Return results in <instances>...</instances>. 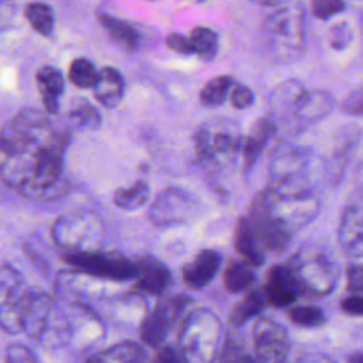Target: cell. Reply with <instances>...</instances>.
Masks as SVG:
<instances>
[{"label":"cell","instance_id":"obj_1","mask_svg":"<svg viewBox=\"0 0 363 363\" xmlns=\"http://www.w3.org/2000/svg\"><path fill=\"white\" fill-rule=\"evenodd\" d=\"M69 132L57 128L47 112L24 108L0 129V179L31 200H57L69 187L64 179Z\"/></svg>","mask_w":363,"mask_h":363},{"label":"cell","instance_id":"obj_2","mask_svg":"<svg viewBox=\"0 0 363 363\" xmlns=\"http://www.w3.org/2000/svg\"><path fill=\"white\" fill-rule=\"evenodd\" d=\"M308 23L303 7L279 6L262 23V41L271 58L279 64L299 60L306 48Z\"/></svg>","mask_w":363,"mask_h":363},{"label":"cell","instance_id":"obj_3","mask_svg":"<svg viewBox=\"0 0 363 363\" xmlns=\"http://www.w3.org/2000/svg\"><path fill=\"white\" fill-rule=\"evenodd\" d=\"M242 133L237 122L228 118H210L194 133V152L199 163L208 173L231 167L241 155Z\"/></svg>","mask_w":363,"mask_h":363},{"label":"cell","instance_id":"obj_4","mask_svg":"<svg viewBox=\"0 0 363 363\" xmlns=\"http://www.w3.org/2000/svg\"><path fill=\"white\" fill-rule=\"evenodd\" d=\"M23 333L45 350H61L71 346V326L65 303L44 292L31 294Z\"/></svg>","mask_w":363,"mask_h":363},{"label":"cell","instance_id":"obj_5","mask_svg":"<svg viewBox=\"0 0 363 363\" xmlns=\"http://www.w3.org/2000/svg\"><path fill=\"white\" fill-rule=\"evenodd\" d=\"M224 339L218 316L210 309H196L183 320L177 349L184 363H216Z\"/></svg>","mask_w":363,"mask_h":363},{"label":"cell","instance_id":"obj_6","mask_svg":"<svg viewBox=\"0 0 363 363\" xmlns=\"http://www.w3.org/2000/svg\"><path fill=\"white\" fill-rule=\"evenodd\" d=\"M301 296L323 298L333 292L340 271L336 262L319 247L305 245L299 248L288 262Z\"/></svg>","mask_w":363,"mask_h":363},{"label":"cell","instance_id":"obj_7","mask_svg":"<svg viewBox=\"0 0 363 363\" xmlns=\"http://www.w3.org/2000/svg\"><path fill=\"white\" fill-rule=\"evenodd\" d=\"M50 235L64 254L88 252L104 248L106 228L94 210H75L57 217Z\"/></svg>","mask_w":363,"mask_h":363},{"label":"cell","instance_id":"obj_8","mask_svg":"<svg viewBox=\"0 0 363 363\" xmlns=\"http://www.w3.org/2000/svg\"><path fill=\"white\" fill-rule=\"evenodd\" d=\"M254 200L291 235L308 225L319 213V200L312 189L281 191L267 187Z\"/></svg>","mask_w":363,"mask_h":363},{"label":"cell","instance_id":"obj_9","mask_svg":"<svg viewBox=\"0 0 363 363\" xmlns=\"http://www.w3.org/2000/svg\"><path fill=\"white\" fill-rule=\"evenodd\" d=\"M312 152L301 145L289 142L277 146L269 159L268 187L281 191H299L312 189L309 170Z\"/></svg>","mask_w":363,"mask_h":363},{"label":"cell","instance_id":"obj_10","mask_svg":"<svg viewBox=\"0 0 363 363\" xmlns=\"http://www.w3.org/2000/svg\"><path fill=\"white\" fill-rule=\"evenodd\" d=\"M31 294L23 274L11 264L0 261V329L10 335L23 333Z\"/></svg>","mask_w":363,"mask_h":363},{"label":"cell","instance_id":"obj_11","mask_svg":"<svg viewBox=\"0 0 363 363\" xmlns=\"http://www.w3.org/2000/svg\"><path fill=\"white\" fill-rule=\"evenodd\" d=\"M62 259L77 271L113 284H123L132 281L135 277L133 261L118 251L102 248L88 252L64 254Z\"/></svg>","mask_w":363,"mask_h":363},{"label":"cell","instance_id":"obj_12","mask_svg":"<svg viewBox=\"0 0 363 363\" xmlns=\"http://www.w3.org/2000/svg\"><path fill=\"white\" fill-rule=\"evenodd\" d=\"M191 298L176 294L159 301L153 309L147 311L139 322V337L143 346L157 349L164 345L176 322L187 311Z\"/></svg>","mask_w":363,"mask_h":363},{"label":"cell","instance_id":"obj_13","mask_svg":"<svg viewBox=\"0 0 363 363\" xmlns=\"http://www.w3.org/2000/svg\"><path fill=\"white\" fill-rule=\"evenodd\" d=\"M200 210L196 196L182 187H167L160 191L149 207V220L157 227L184 224L193 220Z\"/></svg>","mask_w":363,"mask_h":363},{"label":"cell","instance_id":"obj_14","mask_svg":"<svg viewBox=\"0 0 363 363\" xmlns=\"http://www.w3.org/2000/svg\"><path fill=\"white\" fill-rule=\"evenodd\" d=\"M67 308L71 326V346L77 350H88L105 337L102 316L84 301H62Z\"/></svg>","mask_w":363,"mask_h":363},{"label":"cell","instance_id":"obj_15","mask_svg":"<svg viewBox=\"0 0 363 363\" xmlns=\"http://www.w3.org/2000/svg\"><path fill=\"white\" fill-rule=\"evenodd\" d=\"M255 363H285L291 339L284 326L269 318H259L252 328Z\"/></svg>","mask_w":363,"mask_h":363},{"label":"cell","instance_id":"obj_16","mask_svg":"<svg viewBox=\"0 0 363 363\" xmlns=\"http://www.w3.org/2000/svg\"><path fill=\"white\" fill-rule=\"evenodd\" d=\"M119 284L102 281L74 268L61 271L57 277V289L64 301L106 299L115 296V286Z\"/></svg>","mask_w":363,"mask_h":363},{"label":"cell","instance_id":"obj_17","mask_svg":"<svg viewBox=\"0 0 363 363\" xmlns=\"http://www.w3.org/2000/svg\"><path fill=\"white\" fill-rule=\"evenodd\" d=\"M259 244L265 252L281 254L286 250L292 235L286 233L262 207L257 200H252L247 216Z\"/></svg>","mask_w":363,"mask_h":363},{"label":"cell","instance_id":"obj_18","mask_svg":"<svg viewBox=\"0 0 363 363\" xmlns=\"http://www.w3.org/2000/svg\"><path fill=\"white\" fill-rule=\"evenodd\" d=\"M337 241L353 262H363V200L349 204L339 221Z\"/></svg>","mask_w":363,"mask_h":363},{"label":"cell","instance_id":"obj_19","mask_svg":"<svg viewBox=\"0 0 363 363\" xmlns=\"http://www.w3.org/2000/svg\"><path fill=\"white\" fill-rule=\"evenodd\" d=\"M262 292L267 303L277 308L289 306L301 296L296 281L286 264L274 265L268 271Z\"/></svg>","mask_w":363,"mask_h":363},{"label":"cell","instance_id":"obj_20","mask_svg":"<svg viewBox=\"0 0 363 363\" xmlns=\"http://www.w3.org/2000/svg\"><path fill=\"white\" fill-rule=\"evenodd\" d=\"M136 288L149 295H162L172 284L170 269L157 258L143 255L133 261Z\"/></svg>","mask_w":363,"mask_h":363},{"label":"cell","instance_id":"obj_21","mask_svg":"<svg viewBox=\"0 0 363 363\" xmlns=\"http://www.w3.org/2000/svg\"><path fill=\"white\" fill-rule=\"evenodd\" d=\"M223 255L216 250H201L182 267L183 282L193 289H203L218 274Z\"/></svg>","mask_w":363,"mask_h":363},{"label":"cell","instance_id":"obj_22","mask_svg":"<svg viewBox=\"0 0 363 363\" xmlns=\"http://www.w3.org/2000/svg\"><path fill=\"white\" fill-rule=\"evenodd\" d=\"M306 89L308 88L299 79L294 78L275 85L268 95L271 113L281 121H292Z\"/></svg>","mask_w":363,"mask_h":363},{"label":"cell","instance_id":"obj_23","mask_svg":"<svg viewBox=\"0 0 363 363\" xmlns=\"http://www.w3.org/2000/svg\"><path fill=\"white\" fill-rule=\"evenodd\" d=\"M277 132V123L271 118H258L250 128L248 133L242 138L241 156L244 170L248 173L259 160L265 146Z\"/></svg>","mask_w":363,"mask_h":363},{"label":"cell","instance_id":"obj_24","mask_svg":"<svg viewBox=\"0 0 363 363\" xmlns=\"http://www.w3.org/2000/svg\"><path fill=\"white\" fill-rule=\"evenodd\" d=\"M35 82L43 101L44 112L48 115L58 113L60 98L65 89L62 72L52 65H43L35 72Z\"/></svg>","mask_w":363,"mask_h":363},{"label":"cell","instance_id":"obj_25","mask_svg":"<svg viewBox=\"0 0 363 363\" xmlns=\"http://www.w3.org/2000/svg\"><path fill=\"white\" fill-rule=\"evenodd\" d=\"M335 106V98L323 89H306L292 119L299 126H308L326 118Z\"/></svg>","mask_w":363,"mask_h":363},{"label":"cell","instance_id":"obj_26","mask_svg":"<svg viewBox=\"0 0 363 363\" xmlns=\"http://www.w3.org/2000/svg\"><path fill=\"white\" fill-rule=\"evenodd\" d=\"M94 96L95 99L105 108L113 109L116 108L125 94V79L122 74L113 67H104L99 71V77L96 84L94 85Z\"/></svg>","mask_w":363,"mask_h":363},{"label":"cell","instance_id":"obj_27","mask_svg":"<svg viewBox=\"0 0 363 363\" xmlns=\"http://www.w3.org/2000/svg\"><path fill=\"white\" fill-rule=\"evenodd\" d=\"M84 363H147V352L142 343L122 340L91 354Z\"/></svg>","mask_w":363,"mask_h":363},{"label":"cell","instance_id":"obj_28","mask_svg":"<svg viewBox=\"0 0 363 363\" xmlns=\"http://www.w3.org/2000/svg\"><path fill=\"white\" fill-rule=\"evenodd\" d=\"M234 247L237 252L252 267L264 264L267 252L259 244L247 217H241L234 228Z\"/></svg>","mask_w":363,"mask_h":363},{"label":"cell","instance_id":"obj_29","mask_svg":"<svg viewBox=\"0 0 363 363\" xmlns=\"http://www.w3.org/2000/svg\"><path fill=\"white\" fill-rule=\"evenodd\" d=\"M98 20L113 43L128 51H136L139 48L142 43V34L136 26L111 14H101Z\"/></svg>","mask_w":363,"mask_h":363},{"label":"cell","instance_id":"obj_30","mask_svg":"<svg viewBox=\"0 0 363 363\" xmlns=\"http://www.w3.org/2000/svg\"><path fill=\"white\" fill-rule=\"evenodd\" d=\"M267 305L268 303L262 289H247L242 299L231 309L228 323L233 328H240L251 318L259 315Z\"/></svg>","mask_w":363,"mask_h":363},{"label":"cell","instance_id":"obj_31","mask_svg":"<svg viewBox=\"0 0 363 363\" xmlns=\"http://www.w3.org/2000/svg\"><path fill=\"white\" fill-rule=\"evenodd\" d=\"M255 281L254 267L247 261H233L223 274V285L227 292L238 294L251 288Z\"/></svg>","mask_w":363,"mask_h":363},{"label":"cell","instance_id":"obj_32","mask_svg":"<svg viewBox=\"0 0 363 363\" xmlns=\"http://www.w3.org/2000/svg\"><path fill=\"white\" fill-rule=\"evenodd\" d=\"M149 199V184L145 180L132 182L128 186L116 189L113 193V203L125 211L140 208Z\"/></svg>","mask_w":363,"mask_h":363},{"label":"cell","instance_id":"obj_33","mask_svg":"<svg viewBox=\"0 0 363 363\" xmlns=\"http://www.w3.org/2000/svg\"><path fill=\"white\" fill-rule=\"evenodd\" d=\"M24 16L31 26L33 30H35L38 34L44 37H50L54 31V13L52 9L41 1H31L26 6Z\"/></svg>","mask_w":363,"mask_h":363},{"label":"cell","instance_id":"obj_34","mask_svg":"<svg viewBox=\"0 0 363 363\" xmlns=\"http://www.w3.org/2000/svg\"><path fill=\"white\" fill-rule=\"evenodd\" d=\"M190 44L196 55L204 61H211L218 52V35L208 27H194L189 35Z\"/></svg>","mask_w":363,"mask_h":363},{"label":"cell","instance_id":"obj_35","mask_svg":"<svg viewBox=\"0 0 363 363\" xmlns=\"http://www.w3.org/2000/svg\"><path fill=\"white\" fill-rule=\"evenodd\" d=\"M234 79L230 75H218L208 79L199 92V99L204 106H218L224 104Z\"/></svg>","mask_w":363,"mask_h":363},{"label":"cell","instance_id":"obj_36","mask_svg":"<svg viewBox=\"0 0 363 363\" xmlns=\"http://www.w3.org/2000/svg\"><path fill=\"white\" fill-rule=\"evenodd\" d=\"M99 77L96 67L84 57L75 58L68 68V79L78 88L92 89Z\"/></svg>","mask_w":363,"mask_h":363},{"label":"cell","instance_id":"obj_37","mask_svg":"<svg viewBox=\"0 0 363 363\" xmlns=\"http://www.w3.org/2000/svg\"><path fill=\"white\" fill-rule=\"evenodd\" d=\"M69 121L79 129H98L102 118L98 109L86 99H79L68 112Z\"/></svg>","mask_w":363,"mask_h":363},{"label":"cell","instance_id":"obj_38","mask_svg":"<svg viewBox=\"0 0 363 363\" xmlns=\"http://www.w3.org/2000/svg\"><path fill=\"white\" fill-rule=\"evenodd\" d=\"M289 319L301 328H319L325 323L326 318L320 308L315 305H298L288 309Z\"/></svg>","mask_w":363,"mask_h":363},{"label":"cell","instance_id":"obj_39","mask_svg":"<svg viewBox=\"0 0 363 363\" xmlns=\"http://www.w3.org/2000/svg\"><path fill=\"white\" fill-rule=\"evenodd\" d=\"M250 357L245 343L238 336H227L217 360H220V363H244Z\"/></svg>","mask_w":363,"mask_h":363},{"label":"cell","instance_id":"obj_40","mask_svg":"<svg viewBox=\"0 0 363 363\" xmlns=\"http://www.w3.org/2000/svg\"><path fill=\"white\" fill-rule=\"evenodd\" d=\"M354 38L353 28L347 21H339L333 24L328 31V44L335 51L346 50Z\"/></svg>","mask_w":363,"mask_h":363},{"label":"cell","instance_id":"obj_41","mask_svg":"<svg viewBox=\"0 0 363 363\" xmlns=\"http://www.w3.org/2000/svg\"><path fill=\"white\" fill-rule=\"evenodd\" d=\"M346 9L343 0H311V11L319 20H329Z\"/></svg>","mask_w":363,"mask_h":363},{"label":"cell","instance_id":"obj_42","mask_svg":"<svg viewBox=\"0 0 363 363\" xmlns=\"http://www.w3.org/2000/svg\"><path fill=\"white\" fill-rule=\"evenodd\" d=\"M340 111L350 116H363V82L354 86L340 102Z\"/></svg>","mask_w":363,"mask_h":363},{"label":"cell","instance_id":"obj_43","mask_svg":"<svg viewBox=\"0 0 363 363\" xmlns=\"http://www.w3.org/2000/svg\"><path fill=\"white\" fill-rule=\"evenodd\" d=\"M4 363H40V360L28 346L11 343L4 352Z\"/></svg>","mask_w":363,"mask_h":363},{"label":"cell","instance_id":"obj_44","mask_svg":"<svg viewBox=\"0 0 363 363\" xmlns=\"http://www.w3.org/2000/svg\"><path fill=\"white\" fill-rule=\"evenodd\" d=\"M255 101L254 92L251 88L242 84H235L230 89V102L235 109H247L250 108Z\"/></svg>","mask_w":363,"mask_h":363},{"label":"cell","instance_id":"obj_45","mask_svg":"<svg viewBox=\"0 0 363 363\" xmlns=\"http://www.w3.org/2000/svg\"><path fill=\"white\" fill-rule=\"evenodd\" d=\"M166 45L172 51H174L177 54H182V55H193L194 54L189 37H186L183 34H179V33H170L166 37Z\"/></svg>","mask_w":363,"mask_h":363},{"label":"cell","instance_id":"obj_46","mask_svg":"<svg viewBox=\"0 0 363 363\" xmlns=\"http://www.w3.org/2000/svg\"><path fill=\"white\" fill-rule=\"evenodd\" d=\"M347 286L352 294H363V262H353L349 267Z\"/></svg>","mask_w":363,"mask_h":363},{"label":"cell","instance_id":"obj_47","mask_svg":"<svg viewBox=\"0 0 363 363\" xmlns=\"http://www.w3.org/2000/svg\"><path fill=\"white\" fill-rule=\"evenodd\" d=\"M153 363H184L177 346L172 345H162L156 349L153 356Z\"/></svg>","mask_w":363,"mask_h":363},{"label":"cell","instance_id":"obj_48","mask_svg":"<svg viewBox=\"0 0 363 363\" xmlns=\"http://www.w3.org/2000/svg\"><path fill=\"white\" fill-rule=\"evenodd\" d=\"M340 309L346 315L363 316V294H352L340 301Z\"/></svg>","mask_w":363,"mask_h":363},{"label":"cell","instance_id":"obj_49","mask_svg":"<svg viewBox=\"0 0 363 363\" xmlns=\"http://www.w3.org/2000/svg\"><path fill=\"white\" fill-rule=\"evenodd\" d=\"M295 363H335V362L322 353H306L301 356Z\"/></svg>","mask_w":363,"mask_h":363},{"label":"cell","instance_id":"obj_50","mask_svg":"<svg viewBox=\"0 0 363 363\" xmlns=\"http://www.w3.org/2000/svg\"><path fill=\"white\" fill-rule=\"evenodd\" d=\"M251 1L265 6V7H275V6H279L284 0H251Z\"/></svg>","mask_w":363,"mask_h":363},{"label":"cell","instance_id":"obj_51","mask_svg":"<svg viewBox=\"0 0 363 363\" xmlns=\"http://www.w3.org/2000/svg\"><path fill=\"white\" fill-rule=\"evenodd\" d=\"M347 363H363V350L354 352L347 357Z\"/></svg>","mask_w":363,"mask_h":363},{"label":"cell","instance_id":"obj_52","mask_svg":"<svg viewBox=\"0 0 363 363\" xmlns=\"http://www.w3.org/2000/svg\"><path fill=\"white\" fill-rule=\"evenodd\" d=\"M244 363H255V360H254L252 357H250V359H248V360H245Z\"/></svg>","mask_w":363,"mask_h":363},{"label":"cell","instance_id":"obj_53","mask_svg":"<svg viewBox=\"0 0 363 363\" xmlns=\"http://www.w3.org/2000/svg\"><path fill=\"white\" fill-rule=\"evenodd\" d=\"M194 1H197V3H203V1H206V0H194Z\"/></svg>","mask_w":363,"mask_h":363},{"label":"cell","instance_id":"obj_54","mask_svg":"<svg viewBox=\"0 0 363 363\" xmlns=\"http://www.w3.org/2000/svg\"><path fill=\"white\" fill-rule=\"evenodd\" d=\"M360 23H362V30H363V16H362V20H360Z\"/></svg>","mask_w":363,"mask_h":363}]
</instances>
